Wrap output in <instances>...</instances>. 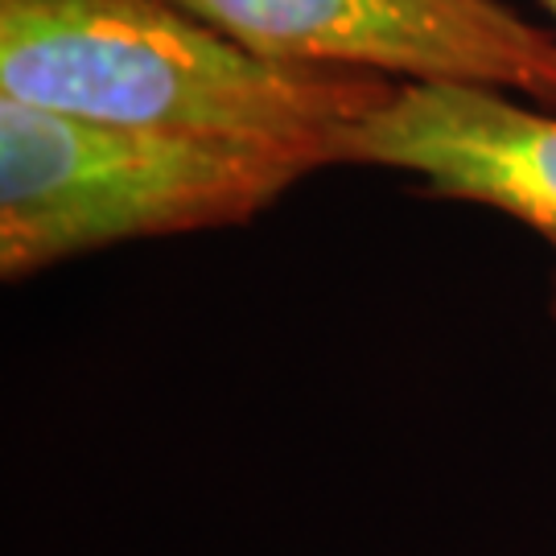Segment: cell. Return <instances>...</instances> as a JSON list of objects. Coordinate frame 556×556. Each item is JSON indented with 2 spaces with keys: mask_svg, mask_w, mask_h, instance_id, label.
<instances>
[{
  "mask_svg": "<svg viewBox=\"0 0 556 556\" xmlns=\"http://www.w3.org/2000/svg\"><path fill=\"white\" fill-rule=\"evenodd\" d=\"M264 59L491 87L556 112V34L503 0H169Z\"/></svg>",
  "mask_w": 556,
  "mask_h": 556,
  "instance_id": "obj_3",
  "label": "cell"
},
{
  "mask_svg": "<svg viewBox=\"0 0 556 556\" xmlns=\"http://www.w3.org/2000/svg\"><path fill=\"white\" fill-rule=\"evenodd\" d=\"M298 153L62 116L0 96V277L112 243L236 227L309 178Z\"/></svg>",
  "mask_w": 556,
  "mask_h": 556,
  "instance_id": "obj_2",
  "label": "cell"
},
{
  "mask_svg": "<svg viewBox=\"0 0 556 556\" xmlns=\"http://www.w3.org/2000/svg\"><path fill=\"white\" fill-rule=\"evenodd\" d=\"M544 4H548V9H553V17H556V0H544Z\"/></svg>",
  "mask_w": 556,
  "mask_h": 556,
  "instance_id": "obj_5",
  "label": "cell"
},
{
  "mask_svg": "<svg viewBox=\"0 0 556 556\" xmlns=\"http://www.w3.org/2000/svg\"><path fill=\"white\" fill-rule=\"evenodd\" d=\"M355 165L420 178L441 199L495 206L556 252V112L491 87L400 83L355 132Z\"/></svg>",
  "mask_w": 556,
  "mask_h": 556,
  "instance_id": "obj_4",
  "label": "cell"
},
{
  "mask_svg": "<svg viewBox=\"0 0 556 556\" xmlns=\"http://www.w3.org/2000/svg\"><path fill=\"white\" fill-rule=\"evenodd\" d=\"M396 87L264 59L169 0H0V96L62 116L338 165Z\"/></svg>",
  "mask_w": 556,
  "mask_h": 556,
  "instance_id": "obj_1",
  "label": "cell"
}]
</instances>
